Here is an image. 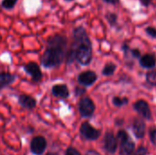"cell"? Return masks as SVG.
Returning a JSON list of instances; mask_svg holds the SVG:
<instances>
[{"mask_svg": "<svg viewBox=\"0 0 156 155\" xmlns=\"http://www.w3.org/2000/svg\"><path fill=\"white\" fill-rule=\"evenodd\" d=\"M72 36L73 41L70 48L67 50L66 63L71 64L77 61L81 66L90 65L92 59V44L86 29L79 26L73 29Z\"/></svg>", "mask_w": 156, "mask_h": 155, "instance_id": "6da1fadb", "label": "cell"}, {"mask_svg": "<svg viewBox=\"0 0 156 155\" xmlns=\"http://www.w3.org/2000/svg\"><path fill=\"white\" fill-rule=\"evenodd\" d=\"M66 54L67 38L62 35L50 37L41 58V64L46 69L57 68L64 62Z\"/></svg>", "mask_w": 156, "mask_h": 155, "instance_id": "7a4b0ae2", "label": "cell"}, {"mask_svg": "<svg viewBox=\"0 0 156 155\" xmlns=\"http://www.w3.org/2000/svg\"><path fill=\"white\" fill-rule=\"evenodd\" d=\"M79 111L81 117L90 118L95 111V104L89 97H83L79 101Z\"/></svg>", "mask_w": 156, "mask_h": 155, "instance_id": "3957f363", "label": "cell"}, {"mask_svg": "<svg viewBox=\"0 0 156 155\" xmlns=\"http://www.w3.org/2000/svg\"><path fill=\"white\" fill-rule=\"evenodd\" d=\"M80 135L88 141H95L101 136V131L94 128L90 122H84L80 128Z\"/></svg>", "mask_w": 156, "mask_h": 155, "instance_id": "277c9868", "label": "cell"}, {"mask_svg": "<svg viewBox=\"0 0 156 155\" xmlns=\"http://www.w3.org/2000/svg\"><path fill=\"white\" fill-rule=\"evenodd\" d=\"M103 146L107 153H115L118 149V140L112 132H107L104 135L103 139Z\"/></svg>", "mask_w": 156, "mask_h": 155, "instance_id": "5b68a950", "label": "cell"}, {"mask_svg": "<svg viewBox=\"0 0 156 155\" xmlns=\"http://www.w3.org/2000/svg\"><path fill=\"white\" fill-rule=\"evenodd\" d=\"M98 79V76L95 71L93 70H86L79 74L77 80L79 84L84 86V87H90L92 86Z\"/></svg>", "mask_w": 156, "mask_h": 155, "instance_id": "8992f818", "label": "cell"}, {"mask_svg": "<svg viewBox=\"0 0 156 155\" xmlns=\"http://www.w3.org/2000/svg\"><path fill=\"white\" fill-rule=\"evenodd\" d=\"M133 109L144 119H145V120L152 119V111H151L150 106L146 100H137L136 102L133 103Z\"/></svg>", "mask_w": 156, "mask_h": 155, "instance_id": "52a82bcc", "label": "cell"}, {"mask_svg": "<svg viewBox=\"0 0 156 155\" xmlns=\"http://www.w3.org/2000/svg\"><path fill=\"white\" fill-rule=\"evenodd\" d=\"M47 148V141L42 136H37L30 143V151L36 155H42Z\"/></svg>", "mask_w": 156, "mask_h": 155, "instance_id": "ba28073f", "label": "cell"}, {"mask_svg": "<svg viewBox=\"0 0 156 155\" xmlns=\"http://www.w3.org/2000/svg\"><path fill=\"white\" fill-rule=\"evenodd\" d=\"M27 74H28L32 79L36 82H38L42 79V71L39 66L35 62H28L23 67Z\"/></svg>", "mask_w": 156, "mask_h": 155, "instance_id": "9c48e42d", "label": "cell"}, {"mask_svg": "<svg viewBox=\"0 0 156 155\" xmlns=\"http://www.w3.org/2000/svg\"><path fill=\"white\" fill-rule=\"evenodd\" d=\"M133 132L136 138L143 139L146 132V124L142 118H135L133 122Z\"/></svg>", "mask_w": 156, "mask_h": 155, "instance_id": "30bf717a", "label": "cell"}, {"mask_svg": "<svg viewBox=\"0 0 156 155\" xmlns=\"http://www.w3.org/2000/svg\"><path fill=\"white\" fill-rule=\"evenodd\" d=\"M51 93L53 96L59 99H67L69 97V90L66 84H56L51 89Z\"/></svg>", "mask_w": 156, "mask_h": 155, "instance_id": "8fae6325", "label": "cell"}, {"mask_svg": "<svg viewBox=\"0 0 156 155\" xmlns=\"http://www.w3.org/2000/svg\"><path fill=\"white\" fill-rule=\"evenodd\" d=\"M18 103L19 105L24 108V109H27V110H32L37 106V100L35 98H33L32 96L29 95H26V94H22L18 96Z\"/></svg>", "mask_w": 156, "mask_h": 155, "instance_id": "7c38bea8", "label": "cell"}, {"mask_svg": "<svg viewBox=\"0 0 156 155\" xmlns=\"http://www.w3.org/2000/svg\"><path fill=\"white\" fill-rule=\"evenodd\" d=\"M140 66L144 69H154L156 65V58L153 54H145L144 56H141L139 59Z\"/></svg>", "mask_w": 156, "mask_h": 155, "instance_id": "4fadbf2b", "label": "cell"}, {"mask_svg": "<svg viewBox=\"0 0 156 155\" xmlns=\"http://www.w3.org/2000/svg\"><path fill=\"white\" fill-rule=\"evenodd\" d=\"M135 149L134 142L129 137L127 140L120 143V154L121 155H131Z\"/></svg>", "mask_w": 156, "mask_h": 155, "instance_id": "5bb4252c", "label": "cell"}, {"mask_svg": "<svg viewBox=\"0 0 156 155\" xmlns=\"http://www.w3.org/2000/svg\"><path fill=\"white\" fill-rule=\"evenodd\" d=\"M15 79H16L15 75L5 71L0 72V90L10 86L12 83H14Z\"/></svg>", "mask_w": 156, "mask_h": 155, "instance_id": "9a60e30c", "label": "cell"}, {"mask_svg": "<svg viewBox=\"0 0 156 155\" xmlns=\"http://www.w3.org/2000/svg\"><path fill=\"white\" fill-rule=\"evenodd\" d=\"M116 69H117V66H116L114 63L109 62V63H107V64L104 66V68H103L101 73H102L103 76L110 77V76H112V75L114 74V72L116 71Z\"/></svg>", "mask_w": 156, "mask_h": 155, "instance_id": "2e32d148", "label": "cell"}, {"mask_svg": "<svg viewBox=\"0 0 156 155\" xmlns=\"http://www.w3.org/2000/svg\"><path fill=\"white\" fill-rule=\"evenodd\" d=\"M145 79H146V82L148 84H150L151 86L156 87V69L148 71L146 73Z\"/></svg>", "mask_w": 156, "mask_h": 155, "instance_id": "e0dca14e", "label": "cell"}, {"mask_svg": "<svg viewBox=\"0 0 156 155\" xmlns=\"http://www.w3.org/2000/svg\"><path fill=\"white\" fill-rule=\"evenodd\" d=\"M129 102V99L126 98V97H113L112 99V103L114 106L116 107H122L126 104H128Z\"/></svg>", "mask_w": 156, "mask_h": 155, "instance_id": "ac0fdd59", "label": "cell"}, {"mask_svg": "<svg viewBox=\"0 0 156 155\" xmlns=\"http://www.w3.org/2000/svg\"><path fill=\"white\" fill-rule=\"evenodd\" d=\"M105 18L107 19L108 23L112 26H114L117 24V20H118V16L115 13H107L105 16Z\"/></svg>", "mask_w": 156, "mask_h": 155, "instance_id": "d6986e66", "label": "cell"}, {"mask_svg": "<svg viewBox=\"0 0 156 155\" xmlns=\"http://www.w3.org/2000/svg\"><path fill=\"white\" fill-rule=\"evenodd\" d=\"M18 0H2L1 6L5 9H12L17 3Z\"/></svg>", "mask_w": 156, "mask_h": 155, "instance_id": "ffe728a7", "label": "cell"}, {"mask_svg": "<svg viewBox=\"0 0 156 155\" xmlns=\"http://www.w3.org/2000/svg\"><path fill=\"white\" fill-rule=\"evenodd\" d=\"M148 149L145 146H139L137 149H134L133 153L131 155H147Z\"/></svg>", "mask_w": 156, "mask_h": 155, "instance_id": "44dd1931", "label": "cell"}, {"mask_svg": "<svg viewBox=\"0 0 156 155\" xmlns=\"http://www.w3.org/2000/svg\"><path fill=\"white\" fill-rule=\"evenodd\" d=\"M145 33L152 38H156V27L154 26H147L145 28Z\"/></svg>", "mask_w": 156, "mask_h": 155, "instance_id": "7402d4cb", "label": "cell"}, {"mask_svg": "<svg viewBox=\"0 0 156 155\" xmlns=\"http://www.w3.org/2000/svg\"><path fill=\"white\" fill-rule=\"evenodd\" d=\"M149 137H150V141L152 142V143L154 145H156V129L155 128H152L149 131Z\"/></svg>", "mask_w": 156, "mask_h": 155, "instance_id": "603a6c76", "label": "cell"}, {"mask_svg": "<svg viewBox=\"0 0 156 155\" xmlns=\"http://www.w3.org/2000/svg\"><path fill=\"white\" fill-rule=\"evenodd\" d=\"M65 155H81L80 153L74 147H69L66 152H65Z\"/></svg>", "mask_w": 156, "mask_h": 155, "instance_id": "cb8c5ba5", "label": "cell"}, {"mask_svg": "<svg viewBox=\"0 0 156 155\" xmlns=\"http://www.w3.org/2000/svg\"><path fill=\"white\" fill-rule=\"evenodd\" d=\"M130 53L132 54L133 58H140L141 56H142L141 55V51L138 48H132V49H130Z\"/></svg>", "mask_w": 156, "mask_h": 155, "instance_id": "d4e9b609", "label": "cell"}, {"mask_svg": "<svg viewBox=\"0 0 156 155\" xmlns=\"http://www.w3.org/2000/svg\"><path fill=\"white\" fill-rule=\"evenodd\" d=\"M74 92H75V95L77 97H80V96H82L86 93V89L81 88V87H76Z\"/></svg>", "mask_w": 156, "mask_h": 155, "instance_id": "484cf974", "label": "cell"}, {"mask_svg": "<svg viewBox=\"0 0 156 155\" xmlns=\"http://www.w3.org/2000/svg\"><path fill=\"white\" fill-rule=\"evenodd\" d=\"M140 1V3L144 5V6H149L150 5V4H151V2H152V0H139Z\"/></svg>", "mask_w": 156, "mask_h": 155, "instance_id": "4316f807", "label": "cell"}, {"mask_svg": "<svg viewBox=\"0 0 156 155\" xmlns=\"http://www.w3.org/2000/svg\"><path fill=\"white\" fill-rule=\"evenodd\" d=\"M85 155H101L98 152H96V151H94V150H90V151H88L87 153H86V154Z\"/></svg>", "mask_w": 156, "mask_h": 155, "instance_id": "83f0119b", "label": "cell"}, {"mask_svg": "<svg viewBox=\"0 0 156 155\" xmlns=\"http://www.w3.org/2000/svg\"><path fill=\"white\" fill-rule=\"evenodd\" d=\"M102 1H104L107 4H112V5H114L118 2V0H102Z\"/></svg>", "mask_w": 156, "mask_h": 155, "instance_id": "f1b7e54d", "label": "cell"}, {"mask_svg": "<svg viewBox=\"0 0 156 155\" xmlns=\"http://www.w3.org/2000/svg\"><path fill=\"white\" fill-rule=\"evenodd\" d=\"M48 155H58V153H48Z\"/></svg>", "mask_w": 156, "mask_h": 155, "instance_id": "f546056e", "label": "cell"}, {"mask_svg": "<svg viewBox=\"0 0 156 155\" xmlns=\"http://www.w3.org/2000/svg\"><path fill=\"white\" fill-rule=\"evenodd\" d=\"M64 1H66V2H71V1H74V0H64Z\"/></svg>", "mask_w": 156, "mask_h": 155, "instance_id": "4dcf8cb0", "label": "cell"}]
</instances>
